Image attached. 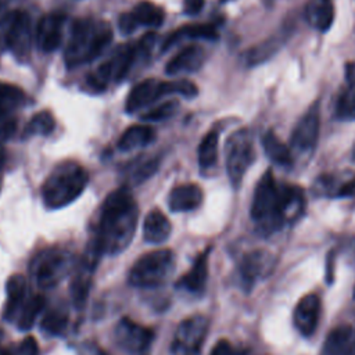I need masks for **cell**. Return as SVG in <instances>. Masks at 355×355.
Returning <instances> with one entry per match:
<instances>
[{"label":"cell","mask_w":355,"mask_h":355,"mask_svg":"<svg viewBox=\"0 0 355 355\" xmlns=\"http://www.w3.org/2000/svg\"><path fill=\"white\" fill-rule=\"evenodd\" d=\"M55 128V119L53 114L47 110L36 112L31 121L26 123L22 136L31 137V136H47L50 135Z\"/></svg>","instance_id":"83f0119b"},{"label":"cell","mask_w":355,"mask_h":355,"mask_svg":"<svg viewBox=\"0 0 355 355\" xmlns=\"http://www.w3.org/2000/svg\"><path fill=\"white\" fill-rule=\"evenodd\" d=\"M0 355H12V354L8 352V351L4 349V348H0Z\"/></svg>","instance_id":"ee69618b"},{"label":"cell","mask_w":355,"mask_h":355,"mask_svg":"<svg viewBox=\"0 0 355 355\" xmlns=\"http://www.w3.org/2000/svg\"><path fill=\"white\" fill-rule=\"evenodd\" d=\"M71 268L69 255L57 247L39 251L31 262V275L40 288L57 286Z\"/></svg>","instance_id":"52a82bcc"},{"label":"cell","mask_w":355,"mask_h":355,"mask_svg":"<svg viewBox=\"0 0 355 355\" xmlns=\"http://www.w3.org/2000/svg\"><path fill=\"white\" fill-rule=\"evenodd\" d=\"M354 295H355V288H354Z\"/></svg>","instance_id":"bcb514c9"},{"label":"cell","mask_w":355,"mask_h":355,"mask_svg":"<svg viewBox=\"0 0 355 355\" xmlns=\"http://www.w3.org/2000/svg\"><path fill=\"white\" fill-rule=\"evenodd\" d=\"M168 85V94H180L184 98H194L198 94L197 86L186 79L182 80H171L166 82Z\"/></svg>","instance_id":"d590c367"},{"label":"cell","mask_w":355,"mask_h":355,"mask_svg":"<svg viewBox=\"0 0 355 355\" xmlns=\"http://www.w3.org/2000/svg\"><path fill=\"white\" fill-rule=\"evenodd\" d=\"M80 355H108L104 349H101L97 344L85 343L80 347Z\"/></svg>","instance_id":"b9f144b4"},{"label":"cell","mask_w":355,"mask_h":355,"mask_svg":"<svg viewBox=\"0 0 355 355\" xmlns=\"http://www.w3.org/2000/svg\"><path fill=\"white\" fill-rule=\"evenodd\" d=\"M44 304H46V301H44L43 295L37 294V295L29 297L25 301V304H24V306H22V309H21L18 318H17L18 327L21 330H29L33 326V323L36 322L37 315L43 311Z\"/></svg>","instance_id":"f546056e"},{"label":"cell","mask_w":355,"mask_h":355,"mask_svg":"<svg viewBox=\"0 0 355 355\" xmlns=\"http://www.w3.org/2000/svg\"><path fill=\"white\" fill-rule=\"evenodd\" d=\"M352 349V329L338 326L326 338L322 355H349Z\"/></svg>","instance_id":"cb8c5ba5"},{"label":"cell","mask_w":355,"mask_h":355,"mask_svg":"<svg viewBox=\"0 0 355 355\" xmlns=\"http://www.w3.org/2000/svg\"><path fill=\"white\" fill-rule=\"evenodd\" d=\"M118 26H119V31L123 35H130L136 31V28L139 26L136 19L133 18L132 12H123L121 17H119V21H118Z\"/></svg>","instance_id":"8d00e7d4"},{"label":"cell","mask_w":355,"mask_h":355,"mask_svg":"<svg viewBox=\"0 0 355 355\" xmlns=\"http://www.w3.org/2000/svg\"><path fill=\"white\" fill-rule=\"evenodd\" d=\"M320 318V300L316 294L302 297L293 312V322L295 329L305 337L315 333Z\"/></svg>","instance_id":"9a60e30c"},{"label":"cell","mask_w":355,"mask_h":355,"mask_svg":"<svg viewBox=\"0 0 355 355\" xmlns=\"http://www.w3.org/2000/svg\"><path fill=\"white\" fill-rule=\"evenodd\" d=\"M37 354H39V348L33 337L24 338L15 351V355H37Z\"/></svg>","instance_id":"74e56055"},{"label":"cell","mask_w":355,"mask_h":355,"mask_svg":"<svg viewBox=\"0 0 355 355\" xmlns=\"http://www.w3.org/2000/svg\"><path fill=\"white\" fill-rule=\"evenodd\" d=\"M4 118H6V116H0V121H1V119H4Z\"/></svg>","instance_id":"f6af8a7d"},{"label":"cell","mask_w":355,"mask_h":355,"mask_svg":"<svg viewBox=\"0 0 355 355\" xmlns=\"http://www.w3.org/2000/svg\"><path fill=\"white\" fill-rule=\"evenodd\" d=\"M155 130L147 125L129 126L118 140V148L122 151H130L151 144L155 140Z\"/></svg>","instance_id":"603a6c76"},{"label":"cell","mask_w":355,"mask_h":355,"mask_svg":"<svg viewBox=\"0 0 355 355\" xmlns=\"http://www.w3.org/2000/svg\"><path fill=\"white\" fill-rule=\"evenodd\" d=\"M130 12L139 26L158 28L164 22V10L147 0L137 3Z\"/></svg>","instance_id":"484cf974"},{"label":"cell","mask_w":355,"mask_h":355,"mask_svg":"<svg viewBox=\"0 0 355 355\" xmlns=\"http://www.w3.org/2000/svg\"><path fill=\"white\" fill-rule=\"evenodd\" d=\"M112 28L107 21L79 18L73 21L64 51L65 65L72 69L97 58L111 43Z\"/></svg>","instance_id":"7a4b0ae2"},{"label":"cell","mask_w":355,"mask_h":355,"mask_svg":"<svg viewBox=\"0 0 355 355\" xmlns=\"http://www.w3.org/2000/svg\"><path fill=\"white\" fill-rule=\"evenodd\" d=\"M165 94H168L166 82H162L155 78L144 79L130 89L126 97L125 111L128 114H135L139 110L151 105Z\"/></svg>","instance_id":"4fadbf2b"},{"label":"cell","mask_w":355,"mask_h":355,"mask_svg":"<svg viewBox=\"0 0 355 355\" xmlns=\"http://www.w3.org/2000/svg\"><path fill=\"white\" fill-rule=\"evenodd\" d=\"M226 150V171L233 186H239L254 161L252 139L247 129L233 132L225 146Z\"/></svg>","instance_id":"ba28073f"},{"label":"cell","mask_w":355,"mask_h":355,"mask_svg":"<svg viewBox=\"0 0 355 355\" xmlns=\"http://www.w3.org/2000/svg\"><path fill=\"white\" fill-rule=\"evenodd\" d=\"M211 248H207L204 252H201L196 261L193 262L190 270L184 273L178 282V288H184L190 293H198L204 288L208 277V254Z\"/></svg>","instance_id":"ffe728a7"},{"label":"cell","mask_w":355,"mask_h":355,"mask_svg":"<svg viewBox=\"0 0 355 355\" xmlns=\"http://www.w3.org/2000/svg\"><path fill=\"white\" fill-rule=\"evenodd\" d=\"M305 18L318 31H327L334 21V7L331 0H311L305 7Z\"/></svg>","instance_id":"7402d4cb"},{"label":"cell","mask_w":355,"mask_h":355,"mask_svg":"<svg viewBox=\"0 0 355 355\" xmlns=\"http://www.w3.org/2000/svg\"><path fill=\"white\" fill-rule=\"evenodd\" d=\"M261 141L265 154L269 157V159L279 165H288L291 162V154L288 147L283 141H280L273 132H265L262 135Z\"/></svg>","instance_id":"4316f807"},{"label":"cell","mask_w":355,"mask_h":355,"mask_svg":"<svg viewBox=\"0 0 355 355\" xmlns=\"http://www.w3.org/2000/svg\"><path fill=\"white\" fill-rule=\"evenodd\" d=\"M7 300L3 309V318L8 322L18 318L26 301V279L22 275H12L6 283Z\"/></svg>","instance_id":"d6986e66"},{"label":"cell","mask_w":355,"mask_h":355,"mask_svg":"<svg viewBox=\"0 0 355 355\" xmlns=\"http://www.w3.org/2000/svg\"><path fill=\"white\" fill-rule=\"evenodd\" d=\"M184 12L189 15H196L202 10L204 0H183Z\"/></svg>","instance_id":"60d3db41"},{"label":"cell","mask_w":355,"mask_h":355,"mask_svg":"<svg viewBox=\"0 0 355 355\" xmlns=\"http://www.w3.org/2000/svg\"><path fill=\"white\" fill-rule=\"evenodd\" d=\"M320 130L319 108L312 107L295 125L291 135V144L301 151L312 150L318 141Z\"/></svg>","instance_id":"2e32d148"},{"label":"cell","mask_w":355,"mask_h":355,"mask_svg":"<svg viewBox=\"0 0 355 355\" xmlns=\"http://www.w3.org/2000/svg\"><path fill=\"white\" fill-rule=\"evenodd\" d=\"M282 196L270 171L263 173L257 184L251 205V216L265 229H276L283 222Z\"/></svg>","instance_id":"5b68a950"},{"label":"cell","mask_w":355,"mask_h":355,"mask_svg":"<svg viewBox=\"0 0 355 355\" xmlns=\"http://www.w3.org/2000/svg\"><path fill=\"white\" fill-rule=\"evenodd\" d=\"M136 61V49L132 44H119L111 55L87 76L86 83L94 92H103L111 82H121Z\"/></svg>","instance_id":"8992f818"},{"label":"cell","mask_w":355,"mask_h":355,"mask_svg":"<svg viewBox=\"0 0 355 355\" xmlns=\"http://www.w3.org/2000/svg\"><path fill=\"white\" fill-rule=\"evenodd\" d=\"M0 184H1V178H0Z\"/></svg>","instance_id":"7dc6e473"},{"label":"cell","mask_w":355,"mask_h":355,"mask_svg":"<svg viewBox=\"0 0 355 355\" xmlns=\"http://www.w3.org/2000/svg\"><path fill=\"white\" fill-rule=\"evenodd\" d=\"M18 1H19V0H0V24L8 21L10 17H11L15 11H18V10L15 8V6H17Z\"/></svg>","instance_id":"f35d334b"},{"label":"cell","mask_w":355,"mask_h":355,"mask_svg":"<svg viewBox=\"0 0 355 355\" xmlns=\"http://www.w3.org/2000/svg\"><path fill=\"white\" fill-rule=\"evenodd\" d=\"M337 118L343 121H355V87H348L338 98L336 107Z\"/></svg>","instance_id":"836d02e7"},{"label":"cell","mask_w":355,"mask_h":355,"mask_svg":"<svg viewBox=\"0 0 355 355\" xmlns=\"http://www.w3.org/2000/svg\"><path fill=\"white\" fill-rule=\"evenodd\" d=\"M218 132L209 130L201 140L198 146V164L202 169L211 168L215 165L218 158Z\"/></svg>","instance_id":"1f68e13d"},{"label":"cell","mask_w":355,"mask_h":355,"mask_svg":"<svg viewBox=\"0 0 355 355\" xmlns=\"http://www.w3.org/2000/svg\"><path fill=\"white\" fill-rule=\"evenodd\" d=\"M208 331V320L202 315H193L180 322L172 343V355H200Z\"/></svg>","instance_id":"9c48e42d"},{"label":"cell","mask_w":355,"mask_h":355,"mask_svg":"<svg viewBox=\"0 0 355 355\" xmlns=\"http://www.w3.org/2000/svg\"><path fill=\"white\" fill-rule=\"evenodd\" d=\"M6 46L18 62H28L32 49V26L29 14L24 10L15 11L7 21Z\"/></svg>","instance_id":"30bf717a"},{"label":"cell","mask_w":355,"mask_h":355,"mask_svg":"<svg viewBox=\"0 0 355 355\" xmlns=\"http://www.w3.org/2000/svg\"><path fill=\"white\" fill-rule=\"evenodd\" d=\"M25 98L24 90L14 85L0 82V116H8L11 111L24 104Z\"/></svg>","instance_id":"f1b7e54d"},{"label":"cell","mask_w":355,"mask_h":355,"mask_svg":"<svg viewBox=\"0 0 355 355\" xmlns=\"http://www.w3.org/2000/svg\"><path fill=\"white\" fill-rule=\"evenodd\" d=\"M89 183L87 171L75 161H62L54 166L42 184V200L47 209H60L73 202Z\"/></svg>","instance_id":"3957f363"},{"label":"cell","mask_w":355,"mask_h":355,"mask_svg":"<svg viewBox=\"0 0 355 355\" xmlns=\"http://www.w3.org/2000/svg\"><path fill=\"white\" fill-rule=\"evenodd\" d=\"M158 166H159L158 157L140 158L136 162H133L132 166L128 169V180L133 184L143 183L157 172Z\"/></svg>","instance_id":"4dcf8cb0"},{"label":"cell","mask_w":355,"mask_h":355,"mask_svg":"<svg viewBox=\"0 0 355 355\" xmlns=\"http://www.w3.org/2000/svg\"><path fill=\"white\" fill-rule=\"evenodd\" d=\"M209 355H241V354L236 348H233L227 340H220L214 345Z\"/></svg>","instance_id":"ab89813d"},{"label":"cell","mask_w":355,"mask_h":355,"mask_svg":"<svg viewBox=\"0 0 355 355\" xmlns=\"http://www.w3.org/2000/svg\"><path fill=\"white\" fill-rule=\"evenodd\" d=\"M205 60V53L202 47L197 44H190L176 53L165 65V72L168 75L191 73L201 68Z\"/></svg>","instance_id":"e0dca14e"},{"label":"cell","mask_w":355,"mask_h":355,"mask_svg":"<svg viewBox=\"0 0 355 355\" xmlns=\"http://www.w3.org/2000/svg\"><path fill=\"white\" fill-rule=\"evenodd\" d=\"M100 257L101 252L90 243L87 252L82 258L80 263L76 266L75 275L71 282V297L76 308H82L87 300L92 286V277Z\"/></svg>","instance_id":"7c38bea8"},{"label":"cell","mask_w":355,"mask_h":355,"mask_svg":"<svg viewBox=\"0 0 355 355\" xmlns=\"http://www.w3.org/2000/svg\"><path fill=\"white\" fill-rule=\"evenodd\" d=\"M169 234L171 223L168 218L159 209L150 211L143 222V239L150 244H161L168 240Z\"/></svg>","instance_id":"44dd1931"},{"label":"cell","mask_w":355,"mask_h":355,"mask_svg":"<svg viewBox=\"0 0 355 355\" xmlns=\"http://www.w3.org/2000/svg\"><path fill=\"white\" fill-rule=\"evenodd\" d=\"M345 78L351 87H355V62H348L345 65Z\"/></svg>","instance_id":"7bdbcfd3"},{"label":"cell","mask_w":355,"mask_h":355,"mask_svg":"<svg viewBox=\"0 0 355 355\" xmlns=\"http://www.w3.org/2000/svg\"><path fill=\"white\" fill-rule=\"evenodd\" d=\"M65 15L62 12L44 14L36 26V44L43 53L55 51L62 40Z\"/></svg>","instance_id":"5bb4252c"},{"label":"cell","mask_w":355,"mask_h":355,"mask_svg":"<svg viewBox=\"0 0 355 355\" xmlns=\"http://www.w3.org/2000/svg\"><path fill=\"white\" fill-rule=\"evenodd\" d=\"M178 107H179V103L176 100H169V101H165L146 112H143L140 115V118L143 121H150V122H158V121H165L171 116L175 115V112L178 111Z\"/></svg>","instance_id":"e575fe53"},{"label":"cell","mask_w":355,"mask_h":355,"mask_svg":"<svg viewBox=\"0 0 355 355\" xmlns=\"http://www.w3.org/2000/svg\"><path fill=\"white\" fill-rule=\"evenodd\" d=\"M175 269V254L168 250H155L140 257L129 270L128 280L139 288H153L164 284Z\"/></svg>","instance_id":"277c9868"},{"label":"cell","mask_w":355,"mask_h":355,"mask_svg":"<svg viewBox=\"0 0 355 355\" xmlns=\"http://www.w3.org/2000/svg\"><path fill=\"white\" fill-rule=\"evenodd\" d=\"M114 337L116 344L129 355H150L154 331L129 318H122L115 326Z\"/></svg>","instance_id":"8fae6325"},{"label":"cell","mask_w":355,"mask_h":355,"mask_svg":"<svg viewBox=\"0 0 355 355\" xmlns=\"http://www.w3.org/2000/svg\"><path fill=\"white\" fill-rule=\"evenodd\" d=\"M202 190L194 183L173 187L168 196V207L172 212H187L198 208L202 202Z\"/></svg>","instance_id":"ac0fdd59"},{"label":"cell","mask_w":355,"mask_h":355,"mask_svg":"<svg viewBox=\"0 0 355 355\" xmlns=\"http://www.w3.org/2000/svg\"><path fill=\"white\" fill-rule=\"evenodd\" d=\"M139 219L137 204L128 187L111 191L104 200L92 244L103 254L116 255L132 241Z\"/></svg>","instance_id":"6da1fadb"},{"label":"cell","mask_w":355,"mask_h":355,"mask_svg":"<svg viewBox=\"0 0 355 355\" xmlns=\"http://www.w3.org/2000/svg\"><path fill=\"white\" fill-rule=\"evenodd\" d=\"M183 37H190V39H208V40H215L218 37L216 28L211 24H190L180 26L178 31L171 33L168 39L165 40L162 49L166 50L169 46L176 43L178 40Z\"/></svg>","instance_id":"d4e9b609"},{"label":"cell","mask_w":355,"mask_h":355,"mask_svg":"<svg viewBox=\"0 0 355 355\" xmlns=\"http://www.w3.org/2000/svg\"><path fill=\"white\" fill-rule=\"evenodd\" d=\"M68 326V313L64 309L53 308L42 318L40 327L43 331L51 336H58L65 331Z\"/></svg>","instance_id":"d6a6232c"}]
</instances>
